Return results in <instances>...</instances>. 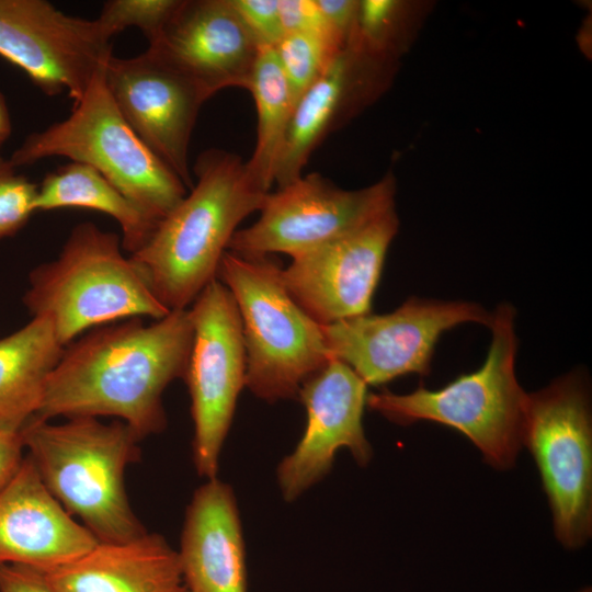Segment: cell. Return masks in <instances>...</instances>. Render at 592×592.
I'll return each mask as SVG.
<instances>
[{
	"label": "cell",
	"mask_w": 592,
	"mask_h": 592,
	"mask_svg": "<svg viewBox=\"0 0 592 592\" xmlns=\"http://www.w3.org/2000/svg\"><path fill=\"white\" fill-rule=\"evenodd\" d=\"M36 210L93 209L113 217L122 230V248L130 254L143 248L159 220L152 218L92 167L70 161L47 173L37 185Z\"/></svg>",
	"instance_id": "7402d4cb"
},
{
	"label": "cell",
	"mask_w": 592,
	"mask_h": 592,
	"mask_svg": "<svg viewBox=\"0 0 592 592\" xmlns=\"http://www.w3.org/2000/svg\"><path fill=\"white\" fill-rule=\"evenodd\" d=\"M64 349L44 317L0 339V430L21 432L36 417Z\"/></svg>",
	"instance_id": "44dd1931"
},
{
	"label": "cell",
	"mask_w": 592,
	"mask_h": 592,
	"mask_svg": "<svg viewBox=\"0 0 592 592\" xmlns=\"http://www.w3.org/2000/svg\"><path fill=\"white\" fill-rule=\"evenodd\" d=\"M343 48L328 31L284 34L273 49L295 104Z\"/></svg>",
	"instance_id": "cb8c5ba5"
},
{
	"label": "cell",
	"mask_w": 592,
	"mask_h": 592,
	"mask_svg": "<svg viewBox=\"0 0 592 592\" xmlns=\"http://www.w3.org/2000/svg\"><path fill=\"white\" fill-rule=\"evenodd\" d=\"M269 255L226 251L217 278L231 293L242 326L246 386L269 402L298 397L304 382L331 361L321 326L294 300Z\"/></svg>",
	"instance_id": "8992f818"
},
{
	"label": "cell",
	"mask_w": 592,
	"mask_h": 592,
	"mask_svg": "<svg viewBox=\"0 0 592 592\" xmlns=\"http://www.w3.org/2000/svg\"><path fill=\"white\" fill-rule=\"evenodd\" d=\"M278 8L285 34L303 31L330 32L316 0H278Z\"/></svg>",
	"instance_id": "83f0119b"
},
{
	"label": "cell",
	"mask_w": 592,
	"mask_h": 592,
	"mask_svg": "<svg viewBox=\"0 0 592 592\" xmlns=\"http://www.w3.org/2000/svg\"><path fill=\"white\" fill-rule=\"evenodd\" d=\"M523 444L538 467L558 540L567 548L582 546L592 531V425L579 374L528 394Z\"/></svg>",
	"instance_id": "ba28073f"
},
{
	"label": "cell",
	"mask_w": 592,
	"mask_h": 592,
	"mask_svg": "<svg viewBox=\"0 0 592 592\" xmlns=\"http://www.w3.org/2000/svg\"><path fill=\"white\" fill-rule=\"evenodd\" d=\"M580 592H592L590 588H585L583 590H581Z\"/></svg>",
	"instance_id": "d6a6232c"
},
{
	"label": "cell",
	"mask_w": 592,
	"mask_h": 592,
	"mask_svg": "<svg viewBox=\"0 0 592 592\" xmlns=\"http://www.w3.org/2000/svg\"><path fill=\"white\" fill-rule=\"evenodd\" d=\"M122 249L116 234L84 221L73 227L55 260L30 272L24 306L32 318L50 321L64 346L91 328L170 312Z\"/></svg>",
	"instance_id": "5b68a950"
},
{
	"label": "cell",
	"mask_w": 592,
	"mask_h": 592,
	"mask_svg": "<svg viewBox=\"0 0 592 592\" xmlns=\"http://www.w3.org/2000/svg\"><path fill=\"white\" fill-rule=\"evenodd\" d=\"M185 592H189L187 590Z\"/></svg>",
	"instance_id": "836d02e7"
},
{
	"label": "cell",
	"mask_w": 592,
	"mask_h": 592,
	"mask_svg": "<svg viewBox=\"0 0 592 592\" xmlns=\"http://www.w3.org/2000/svg\"><path fill=\"white\" fill-rule=\"evenodd\" d=\"M0 592H55L43 573L20 565H0Z\"/></svg>",
	"instance_id": "f546056e"
},
{
	"label": "cell",
	"mask_w": 592,
	"mask_h": 592,
	"mask_svg": "<svg viewBox=\"0 0 592 592\" xmlns=\"http://www.w3.org/2000/svg\"><path fill=\"white\" fill-rule=\"evenodd\" d=\"M37 185L0 157V240L16 234L35 212Z\"/></svg>",
	"instance_id": "484cf974"
},
{
	"label": "cell",
	"mask_w": 592,
	"mask_h": 592,
	"mask_svg": "<svg viewBox=\"0 0 592 592\" xmlns=\"http://www.w3.org/2000/svg\"><path fill=\"white\" fill-rule=\"evenodd\" d=\"M395 180L388 174L360 190H344L319 173L270 192L259 219L236 230L228 251L247 258L280 252L292 258L342 237L395 207Z\"/></svg>",
	"instance_id": "9c48e42d"
},
{
	"label": "cell",
	"mask_w": 592,
	"mask_h": 592,
	"mask_svg": "<svg viewBox=\"0 0 592 592\" xmlns=\"http://www.w3.org/2000/svg\"><path fill=\"white\" fill-rule=\"evenodd\" d=\"M385 59L345 46L295 104L275 168L283 186L301 175L309 157L371 92L374 70Z\"/></svg>",
	"instance_id": "ffe728a7"
},
{
	"label": "cell",
	"mask_w": 592,
	"mask_h": 592,
	"mask_svg": "<svg viewBox=\"0 0 592 592\" xmlns=\"http://www.w3.org/2000/svg\"><path fill=\"white\" fill-rule=\"evenodd\" d=\"M196 183L129 255L153 296L170 311L191 307L213 280L237 226L260 210L270 191L239 156L209 149L193 167Z\"/></svg>",
	"instance_id": "7a4b0ae2"
},
{
	"label": "cell",
	"mask_w": 592,
	"mask_h": 592,
	"mask_svg": "<svg viewBox=\"0 0 592 592\" xmlns=\"http://www.w3.org/2000/svg\"><path fill=\"white\" fill-rule=\"evenodd\" d=\"M247 90L253 96L257 141L246 168L252 179L270 191L295 102L273 48H261Z\"/></svg>",
	"instance_id": "603a6c76"
},
{
	"label": "cell",
	"mask_w": 592,
	"mask_h": 592,
	"mask_svg": "<svg viewBox=\"0 0 592 592\" xmlns=\"http://www.w3.org/2000/svg\"><path fill=\"white\" fill-rule=\"evenodd\" d=\"M41 572L55 592L186 591L178 551L161 535L147 532L126 542H98Z\"/></svg>",
	"instance_id": "d6986e66"
},
{
	"label": "cell",
	"mask_w": 592,
	"mask_h": 592,
	"mask_svg": "<svg viewBox=\"0 0 592 592\" xmlns=\"http://www.w3.org/2000/svg\"><path fill=\"white\" fill-rule=\"evenodd\" d=\"M298 397L307 412L306 429L277 468L278 486L287 501L330 470L338 449L348 448L358 465L368 464L372 457L362 424L367 385L350 366L332 358L304 382Z\"/></svg>",
	"instance_id": "9a60e30c"
},
{
	"label": "cell",
	"mask_w": 592,
	"mask_h": 592,
	"mask_svg": "<svg viewBox=\"0 0 592 592\" xmlns=\"http://www.w3.org/2000/svg\"><path fill=\"white\" fill-rule=\"evenodd\" d=\"M398 226L394 207L342 237L293 257L281 271L287 292L320 326L369 314Z\"/></svg>",
	"instance_id": "5bb4252c"
},
{
	"label": "cell",
	"mask_w": 592,
	"mask_h": 592,
	"mask_svg": "<svg viewBox=\"0 0 592 592\" xmlns=\"http://www.w3.org/2000/svg\"><path fill=\"white\" fill-rule=\"evenodd\" d=\"M95 73L67 118L29 135L9 159L16 168L65 157L100 172L122 194L161 221L186 195V186L136 135Z\"/></svg>",
	"instance_id": "52a82bcc"
},
{
	"label": "cell",
	"mask_w": 592,
	"mask_h": 592,
	"mask_svg": "<svg viewBox=\"0 0 592 592\" xmlns=\"http://www.w3.org/2000/svg\"><path fill=\"white\" fill-rule=\"evenodd\" d=\"M193 343L184 380L194 423L193 459L200 476L216 478L220 449L246 386V349L236 301L213 280L191 305Z\"/></svg>",
	"instance_id": "30bf717a"
},
{
	"label": "cell",
	"mask_w": 592,
	"mask_h": 592,
	"mask_svg": "<svg viewBox=\"0 0 592 592\" xmlns=\"http://www.w3.org/2000/svg\"><path fill=\"white\" fill-rule=\"evenodd\" d=\"M148 48L207 99L226 88L247 89L260 52L231 0H182Z\"/></svg>",
	"instance_id": "2e32d148"
},
{
	"label": "cell",
	"mask_w": 592,
	"mask_h": 592,
	"mask_svg": "<svg viewBox=\"0 0 592 592\" xmlns=\"http://www.w3.org/2000/svg\"><path fill=\"white\" fill-rule=\"evenodd\" d=\"M24 448L20 432L0 430V491L20 469Z\"/></svg>",
	"instance_id": "4dcf8cb0"
},
{
	"label": "cell",
	"mask_w": 592,
	"mask_h": 592,
	"mask_svg": "<svg viewBox=\"0 0 592 592\" xmlns=\"http://www.w3.org/2000/svg\"><path fill=\"white\" fill-rule=\"evenodd\" d=\"M251 36L261 48H274L284 36L278 0H231Z\"/></svg>",
	"instance_id": "4316f807"
},
{
	"label": "cell",
	"mask_w": 592,
	"mask_h": 592,
	"mask_svg": "<svg viewBox=\"0 0 592 592\" xmlns=\"http://www.w3.org/2000/svg\"><path fill=\"white\" fill-rule=\"evenodd\" d=\"M192 343L189 308L149 325L134 317L93 328L65 346L36 417H114L140 440L159 433L162 394L184 379Z\"/></svg>",
	"instance_id": "6da1fadb"
},
{
	"label": "cell",
	"mask_w": 592,
	"mask_h": 592,
	"mask_svg": "<svg viewBox=\"0 0 592 592\" xmlns=\"http://www.w3.org/2000/svg\"><path fill=\"white\" fill-rule=\"evenodd\" d=\"M12 130L11 118L4 95L0 92V148L10 137Z\"/></svg>",
	"instance_id": "1f68e13d"
},
{
	"label": "cell",
	"mask_w": 592,
	"mask_h": 592,
	"mask_svg": "<svg viewBox=\"0 0 592 592\" xmlns=\"http://www.w3.org/2000/svg\"><path fill=\"white\" fill-rule=\"evenodd\" d=\"M99 540L53 497L30 456L0 491V565L46 570Z\"/></svg>",
	"instance_id": "e0dca14e"
},
{
	"label": "cell",
	"mask_w": 592,
	"mask_h": 592,
	"mask_svg": "<svg viewBox=\"0 0 592 592\" xmlns=\"http://www.w3.org/2000/svg\"><path fill=\"white\" fill-rule=\"evenodd\" d=\"M316 3L329 31L345 47L355 23L358 1L316 0Z\"/></svg>",
	"instance_id": "f1b7e54d"
},
{
	"label": "cell",
	"mask_w": 592,
	"mask_h": 592,
	"mask_svg": "<svg viewBox=\"0 0 592 592\" xmlns=\"http://www.w3.org/2000/svg\"><path fill=\"white\" fill-rule=\"evenodd\" d=\"M178 556L189 592H247L241 523L227 483L208 479L195 491Z\"/></svg>",
	"instance_id": "ac0fdd59"
},
{
	"label": "cell",
	"mask_w": 592,
	"mask_h": 592,
	"mask_svg": "<svg viewBox=\"0 0 592 592\" xmlns=\"http://www.w3.org/2000/svg\"><path fill=\"white\" fill-rule=\"evenodd\" d=\"M96 19L68 15L45 0H0V56L47 95L76 103L112 54Z\"/></svg>",
	"instance_id": "7c38bea8"
},
{
	"label": "cell",
	"mask_w": 592,
	"mask_h": 592,
	"mask_svg": "<svg viewBox=\"0 0 592 592\" xmlns=\"http://www.w3.org/2000/svg\"><path fill=\"white\" fill-rule=\"evenodd\" d=\"M20 433L48 491L99 542H126L146 532L124 485L140 440L126 423L75 417L57 424L34 417Z\"/></svg>",
	"instance_id": "3957f363"
},
{
	"label": "cell",
	"mask_w": 592,
	"mask_h": 592,
	"mask_svg": "<svg viewBox=\"0 0 592 592\" xmlns=\"http://www.w3.org/2000/svg\"><path fill=\"white\" fill-rule=\"evenodd\" d=\"M181 3L182 0H109L96 20L110 38L127 27H137L151 44Z\"/></svg>",
	"instance_id": "d4e9b609"
},
{
	"label": "cell",
	"mask_w": 592,
	"mask_h": 592,
	"mask_svg": "<svg viewBox=\"0 0 592 592\" xmlns=\"http://www.w3.org/2000/svg\"><path fill=\"white\" fill-rule=\"evenodd\" d=\"M490 320L478 304L411 297L391 312H369L321 329L331 358L350 366L366 385L379 386L411 373L428 375L445 331L466 322L489 326Z\"/></svg>",
	"instance_id": "8fae6325"
},
{
	"label": "cell",
	"mask_w": 592,
	"mask_h": 592,
	"mask_svg": "<svg viewBox=\"0 0 592 592\" xmlns=\"http://www.w3.org/2000/svg\"><path fill=\"white\" fill-rule=\"evenodd\" d=\"M106 88L123 118L145 145L189 189L192 132L202 105L201 89L155 52L119 58L104 69Z\"/></svg>",
	"instance_id": "4fadbf2b"
},
{
	"label": "cell",
	"mask_w": 592,
	"mask_h": 592,
	"mask_svg": "<svg viewBox=\"0 0 592 592\" xmlns=\"http://www.w3.org/2000/svg\"><path fill=\"white\" fill-rule=\"evenodd\" d=\"M515 310L502 304L491 314L492 339L482 366L436 390L419 386L410 394L367 395L366 406L398 424L433 421L466 435L485 460L506 469L523 445L528 394L515 376Z\"/></svg>",
	"instance_id": "277c9868"
}]
</instances>
